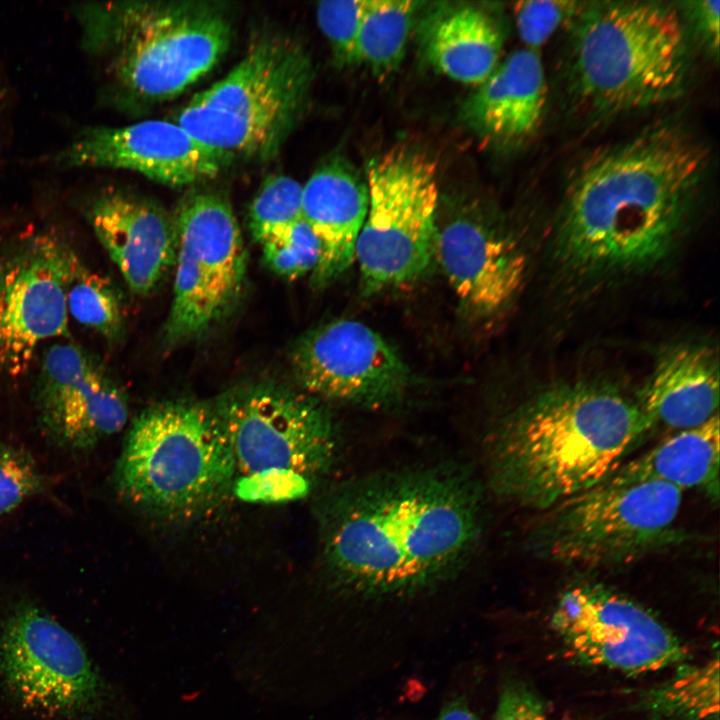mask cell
<instances>
[{
	"mask_svg": "<svg viewBox=\"0 0 720 720\" xmlns=\"http://www.w3.org/2000/svg\"><path fill=\"white\" fill-rule=\"evenodd\" d=\"M683 9L689 17L697 38L710 56L717 60L719 54L720 1L686 2Z\"/></svg>",
	"mask_w": 720,
	"mask_h": 720,
	"instance_id": "836d02e7",
	"label": "cell"
},
{
	"mask_svg": "<svg viewBox=\"0 0 720 720\" xmlns=\"http://www.w3.org/2000/svg\"><path fill=\"white\" fill-rule=\"evenodd\" d=\"M493 720H548L540 699L525 685L513 682L502 690Z\"/></svg>",
	"mask_w": 720,
	"mask_h": 720,
	"instance_id": "d6a6232c",
	"label": "cell"
},
{
	"mask_svg": "<svg viewBox=\"0 0 720 720\" xmlns=\"http://www.w3.org/2000/svg\"><path fill=\"white\" fill-rule=\"evenodd\" d=\"M583 2L576 1H520L515 4L514 15L522 41L535 50L563 24H569Z\"/></svg>",
	"mask_w": 720,
	"mask_h": 720,
	"instance_id": "1f68e13d",
	"label": "cell"
},
{
	"mask_svg": "<svg viewBox=\"0 0 720 720\" xmlns=\"http://www.w3.org/2000/svg\"><path fill=\"white\" fill-rule=\"evenodd\" d=\"M644 710L657 720H718V653L705 664L681 666L643 698Z\"/></svg>",
	"mask_w": 720,
	"mask_h": 720,
	"instance_id": "d4e9b609",
	"label": "cell"
},
{
	"mask_svg": "<svg viewBox=\"0 0 720 720\" xmlns=\"http://www.w3.org/2000/svg\"><path fill=\"white\" fill-rule=\"evenodd\" d=\"M313 67L304 48L279 31L258 33L240 62L197 93L174 122L233 158H273L301 119Z\"/></svg>",
	"mask_w": 720,
	"mask_h": 720,
	"instance_id": "52a82bcc",
	"label": "cell"
},
{
	"mask_svg": "<svg viewBox=\"0 0 720 720\" xmlns=\"http://www.w3.org/2000/svg\"><path fill=\"white\" fill-rule=\"evenodd\" d=\"M78 206L136 295L152 292L175 264L173 216L158 203L112 183L86 182Z\"/></svg>",
	"mask_w": 720,
	"mask_h": 720,
	"instance_id": "ac0fdd59",
	"label": "cell"
},
{
	"mask_svg": "<svg viewBox=\"0 0 720 720\" xmlns=\"http://www.w3.org/2000/svg\"><path fill=\"white\" fill-rule=\"evenodd\" d=\"M232 448L236 472L280 475L299 493L331 469L337 453L332 417L320 399L284 385H237L210 402Z\"/></svg>",
	"mask_w": 720,
	"mask_h": 720,
	"instance_id": "9c48e42d",
	"label": "cell"
},
{
	"mask_svg": "<svg viewBox=\"0 0 720 720\" xmlns=\"http://www.w3.org/2000/svg\"><path fill=\"white\" fill-rule=\"evenodd\" d=\"M35 403L47 438L71 453L93 450L129 417L122 387L93 356L70 343L44 353Z\"/></svg>",
	"mask_w": 720,
	"mask_h": 720,
	"instance_id": "e0dca14e",
	"label": "cell"
},
{
	"mask_svg": "<svg viewBox=\"0 0 720 720\" xmlns=\"http://www.w3.org/2000/svg\"><path fill=\"white\" fill-rule=\"evenodd\" d=\"M295 377L306 393L365 408L398 402L410 372L398 352L376 331L341 319L310 330L291 353Z\"/></svg>",
	"mask_w": 720,
	"mask_h": 720,
	"instance_id": "2e32d148",
	"label": "cell"
},
{
	"mask_svg": "<svg viewBox=\"0 0 720 720\" xmlns=\"http://www.w3.org/2000/svg\"><path fill=\"white\" fill-rule=\"evenodd\" d=\"M551 625L578 661L626 674L657 671L687 656L682 642L647 609L600 584L568 588Z\"/></svg>",
	"mask_w": 720,
	"mask_h": 720,
	"instance_id": "5bb4252c",
	"label": "cell"
},
{
	"mask_svg": "<svg viewBox=\"0 0 720 720\" xmlns=\"http://www.w3.org/2000/svg\"><path fill=\"white\" fill-rule=\"evenodd\" d=\"M367 187L356 259L365 292L374 293L415 281L435 256L437 164L397 145L370 164Z\"/></svg>",
	"mask_w": 720,
	"mask_h": 720,
	"instance_id": "8fae6325",
	"label": "cell"
},
{
	"mask_svg": "<svg viewBox=\"0 0 720 720\" xmlns=\"http://www.w3.org/2000/svg\"><path fill=\"white\" fill-rule=\"evenodd\" d=\"M302 188L282 174L265 180L249 208V228L255 241L262 244L303 219Z\"/></svg>",
	"mask_w": 720,
	"mask_h": 720,
	"instance_id": "83f0119b",
	"label": "cell"
},
{
	"mask_svg": "<svg viewBox=\"0 0 720 720\" xmlns=\"http://www.w3.org/2000/svg\"><path fill=\"white\" fill-rule=\"evenodd\" d=\"M367 209V183L341 157L324 162L302 188V217L320 244L315 288L331 284L355 261Z\"/></svg>",
	"mask_w": 720,
	"mask_h": 720,
	"instance_id": "ffe728a7",
	"label": "cell"
},
{
	"mask_svg": "<svg viewBox=\"0 0 720 720\" xmlns=\"http://www.w3.org/2000/svg\"><path fill=\"white\" fill-rule=\"evenodd\" d=\"M502 30L487 11L462 6L438 12L425 24L422 48L427 61L441 74L480 85L500 62Z\"/></svg>",
	"mask_w": 720,
	"mask_h": 720,
	"instance_id": "603a6c76",
	"label": "cell"
},
{
	"mask_svg": "<svg viewBox=\"0 0 720 720\" xmlns=\"http://www.w3.org/2000/svg\"><path fill=\"white\" fill-rule=\"evenodd\" d=\"M435 256L464 309L480 318L507 309L528 274V256L512 236L468 219L437 233Z\"/></svg>",
	"mask_w": 720,
	"mask_h": 720,
	"instance_id": "d6986e66",
	"label": "cell"
},
{
	"mask_svg": "<svg viewBox=\"0 0 720 720\" xmlns=\"http://www.w3.org/2000/svg\"><path fill=\"white\" fill-rule=\"evenodd\" d=\"M719 417L681 430L642 455L620 464L603 480L625 485L662 482L681 491L700 488L712 498L719 494Z\"/></svg>",
	"mask_w": 720,
	"mask_h": 720,
	"instance_id": "cb8c5ba5",
	"label": "cell"
},
{
	"mask_svg": "<svg viewBox=\"0 0 720 720\" xmlns=\"http://www.w3.org/2000/svg\"><path fill=\"white\" fill-rule=\"evenodd\" d=\"M416 2L367 0L357 40V63L383 79L400 65Z\"/></svg>",
	"mask_w": 720,
	"mask_h": 720,
	"instance_id": "484cf974",
	"label": "cell"
},
{
	"mask_svg": "<svg viewBox=\"0 0 720 720\" xmlns=\"http://www.w3.org/2000/svg\"><path fill=\"white\" fill-rule=\"evenodd\" d=\"M548 86L535 50L519 49L499 62L464 104L466 123L503 146L533 137L544 118Z\"/></svg>",
	"mask_w": 720,
	"mask_h": 720,
	"instance_id": "44dd1931",
	"label": "cell"
},
{
	"mask_svg": "<svg viewBox=\"0 0 720 720\" xmlns=\"http://www.w3.org/2000/svg\"><path fill=\"white\" fill-rule=\"evenodd\" d=\"M68 12L100 99L119 107L177 96L231 43L230 17L216 2L78 1Z\"/></svg>",
	"mask_w": 720,
	"mask_h": 720,
	"instance_id": "277c9868",
	"label": "cell"
},
{
	"mask_svg": "<svg viewBox=\"0 0 720 720\" xmlns=\"http://www.w3.org/2000/svg\"><path fill=\"white\" fill-rule=\"evenodd\" d=\"M79 262L51 227L21 237L0 258V372L19 376L41 343L67 333V291Z\"/></svg>",
	"mask_w": 720,
	"mask_h": 720,
	"instance_id": "4fadbf2b",
	"label": "cell"
},
{
	"mask_svg": "<svg viewBox=\"0 0 720 720\" xmlns=\"http://www.w3.org/2000/svg\"><path fill=\"white\" fill-rule=\"evenodd\" d=\"M322 557L336 588L400 597L454 575L481 532L479 489L463 472L379 474L336 488L319 509Z\"/></svg>",
	"mask_w": 720,
	"mask_h": 720,
	"instance_id": "7a4b0ae2",
	"label": "cell"
},
{
	"mask_svg": "<svg viewBox=\"0 0 720 720\" xmlns=\"http://www.w3.org/2000/svg\"><path fill=\"white\" fill-rule=\"evenodd\" d=\"M432 720H479L465 697L450 700Z\"/></svg>",
	"mask_w": 720,
	"mask_h": 720,
	"instance_id": "e575fe53",
	"label": "cell"
},
{
	"mask_svg": "<svg viewBox=\"0 0 720 720\" xmlns=\"http://www.w3.org/2000/svg\"><path fill=\"white\" fill-rule=\"evenodd\" d=\"M651 427L637 399L613 384H549L492 433L491 487L510 501L543 511L603 480Z\"/></svg>",
	"mask_w": 720,
	"mask_h": 720,
	"instance_id": "3957f363",
	"label": "cell"
},
{
	"mask_svg": "<svg viewBox=\"0 0 720 720\" xmlns=\"http://www.w3.org/2000/svg\"><path fill=\"white\" fill-rule=\"evenodd\" d=\"M173 299L163 343L175 347L208 333L238 303L247 256L229 199L209 188H194L179 201Z\"/></svg>",
	"mask_w": 720,
	"mask_h": 720,
	"instance_id": "7c38bea8",
	"label": "cell"
},
{
	"mask_svg": "<svg viewBox=\"0 0 720 720\" xmlns=\"http://www.w3.org/2000/svg\"><path fill=\"white\" fill-rule=\"evenodd\" d=\"M569 28L568 90L592 117L656 107L683 91L690 55L680 9L648 1L587 2Z\"/></svg>",
	"mask_w": 720,
	"mask_h": 720,
	"instance_id": "5b68a950",
	"label": "cell"
},
{
	"mask_svg": "<svg viewBox=\"0 0 720 720\" xmlns=\"http://www.w3.org/2000/svg\"><path fill=\"white\" fill-rule=\"evenodd\" d=\"M67 309L75 320L109 341L124 329L121 298L104 277L78 263L67 291Z\"/></svg>",
	"mask_w": 720,
	"mask_h": 720,
	"instance_id": "4316f807",
	"label": "cell"
},
{
	"mask_svg": "<svg viewBox=\"0 0 720 720\" xmlns=\"http://www.w3.org/2000/svg\"><path fill=\"white\" fill-rule=\"evenodd\" d=\"M47 479L27 450L0 442V517L41 494Z\"/></svg>",
	"mask_w": 720,
	"mask_h": 720,
	"instance_id": "f546056e",
	"label": "cell"
},
{
	"mask_svg": "<svg viewBox=\"0 0 720 720\" xmlns=\"http://www.w3.org/2000/svg\"><path fill=\"white\" fill-rule=\"evenodd\" d=\"M708 152L665 121L587 155L569 176L548 254L560 287L587 297L650 277L686 240Z\"/></svg>",
	"mask_w": 720,
	"mask_h": 720,
	"instance_id": "6da1fadb",
	"label": "cell"
},
{
	"mask_svg": "<svg viewBox=\"0 0 720 720\" xmlns=\"http://www.w3.org/2000/svg\"><path fill=\"white\" fill-rule=\"evenodd\" d=\"M236 475L210 402L179 398L151 405L132 421L112 479L117 495L135 509L186 521L221 504Z\"/></svg>",
	"mask_w": 720,
	"mask_h": 720,
	"instance_id": "8992f818",
	"label": "cell"
},
{
	"mask_svg": "<svg viewBox=\"0 0 720 720\" xmlns=\"http://www.w3.org/2000/svg\"><path fill=\"white\" fill-rule=\"evenodd\" d=\"M231 160L232 156L204 145L174 121L147 120L81 126L37 161L56 172L127 170L183 187L215 178Z\"/></svg>",
	"mask_w": 720,
	"mask_h": 720,
	"instance_id": "9a60e30c",
	"label": "cell"
},
{
	"mask_svg": "<svg viewBox=\"0 0 720 720\" xmlns=\"http://www.w3.org/2000/svg\"><path fill=\"white\" fill-rule=\"evenodd\" d=\"M0 691L48 720H96L108 688L79 639L30 599L0 618Z\"/></svg>",
	"mask_w": 720,
	"mask_h": 720,
	"instance_id": "30bf717a",
	"label": "cell"
},
{
	"mask_svg": "<svg viewBox=\"0 0 720 720\" xmlns=\"http://www.w3.org/2000/svg\"><path fill=\"white\" fill-rule=\"evenodd\" d=\"M681 490L662 482L600 481L540 511L529 536L539 559L566 566H623L682 543Z\"/></svg>",
	"mask_w": 720,
	"mask_h": 720,
	"instance_id": "ba28073f",
	"label": "cell"
},
{
	"mask_svg": "<svg viewBox=\"0 0 720 720\" xmlns=\"http://www.w3.org/2000/svg\"><path fill=\"white\" fill-rule=\"evenodd\" d=\"M261 246L266 266L288 280L312 273L320 257L318 239L303 219Z\"/></svg>",
	"mask_w": 720,
	"mask_h": 720,
	"instance_id": "f1b7e54d",
	"label": "cell"
},
{
	"mask_svg": "<svg viewBox=\"0 0 720 720\" xmlns=\"http://www.w3.org/2000/svg\"><path fill=\"white\" fill-rule=\"evenodd\" d=\"M637 401L651 426L681 431L705 423L718 414L716 350L696 342L668 346L657 357Z\"/></svg>",
	"mask_w": 720,
	"mask_h": 720,
	"instance_id": "7402d4cb",
	"label": "cell"
},
{
	"mask_svg": "<svg viewBox=\"0 0 720 720\" xmlns=\"http://www.w3.org/2000/svg\"><path fill=\"white\" fill-rule=\"evenodd\" d=\"M367 0L323 1L316 8V20L327 38L335 63H357V40Z\"/></svg>",
	"mask_w": 720,
	"mask_h": 720,
	"instance_id": "4dcf8cb0",
	"label": "cell"
}]
</instances>
